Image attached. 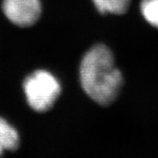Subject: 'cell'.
Returning a JSON list of instances; mask_svg holds the SVG:
<instances>
[{
  "mask_svg": "<svg viewBox=\"0 0 158 158\" xmlns=\"http://www.w3.org/2000/svg\"><path fill=\"white\" fill-rule=\"evenodd\" d=\"M79 77L85 93L101 106L115 101L123 85L113 53L104 44H97L87 51L80 63Z\"/></svg>",
  "mask_w": 158,
  "mask_h": 158,
  "instance_id": "obj_1",
  "label": "cell"
},
{
  "mask_svg": "<svg viewBox=\"0 0 158 158\" xmlns=\"http://www.w3.org/2000/svg\"><path fill=\"white\" fill-rule=\"evenodd\" d=\"M19 136L17 130L0 117V156L6 150H14L19 147Z\"/></svg>",
  "mask_w": 158,
  "mask_h": 158,
  "instance_id": "obj_4",
  "label": "cell"
},
{
  "mask_svg": "<svg viewBox=\"0 0 158 158\" xmlns=\"http://www.w3.org/2000/svg\"><path fill=\"white\" fill-rule=\"evenodd\" d=\"M140 8L146 21L158 28V0H141Z\"/></svg>",
  "mask_w": 158,
  "mask_h": 158,
  "instance_id": "obj_6",
  "label": "cell"
},
{
  "mask_svg": "<svg viewBox=\"0 0 158 158\" xmlns=\"http://www.w3.org/2000/svg\"><path fill=\"white\" fill-rule=\"evenodd\" d=\"M131 0H92L97 10L102 14L122 15L128 10Z\"/></svg>",
  "mask_w": 158,
  "mask_h": 158,
  "instance_id": "obj_5",
  "label": "cell"
},
{
  "mask_svg": "<svg viewBox=\"0 0 158 158\" xmlns=\"http://www.w3.org/2000/svg\"><path fill=\"white\" fill-rule=\"evenodd\" d=\"M6 18L19 27H29L36 22L41 12L40 0H3Z\"/></svg>",
  "mask_w": 158,
  "mask_h": 158,
  "instance_id": "obj_3",
  "label": "cell"
},
{
  "mask_svg": "<svg viewBox=\"0 0 158 158\" xmlns=\"http://www.w3.org/2000/svg\"><path fill=\"white\" fill-rule=\"evenodd\" d=\"M28 105L40 113L49 110L61 93V85L53 75L46 70H36L23 84Z\"/></svg>",
  "mask_w": 158,
  "mask_h": 158,
  "instance_id": "obj_2",
  "label": "cell"
}]
</instances>
